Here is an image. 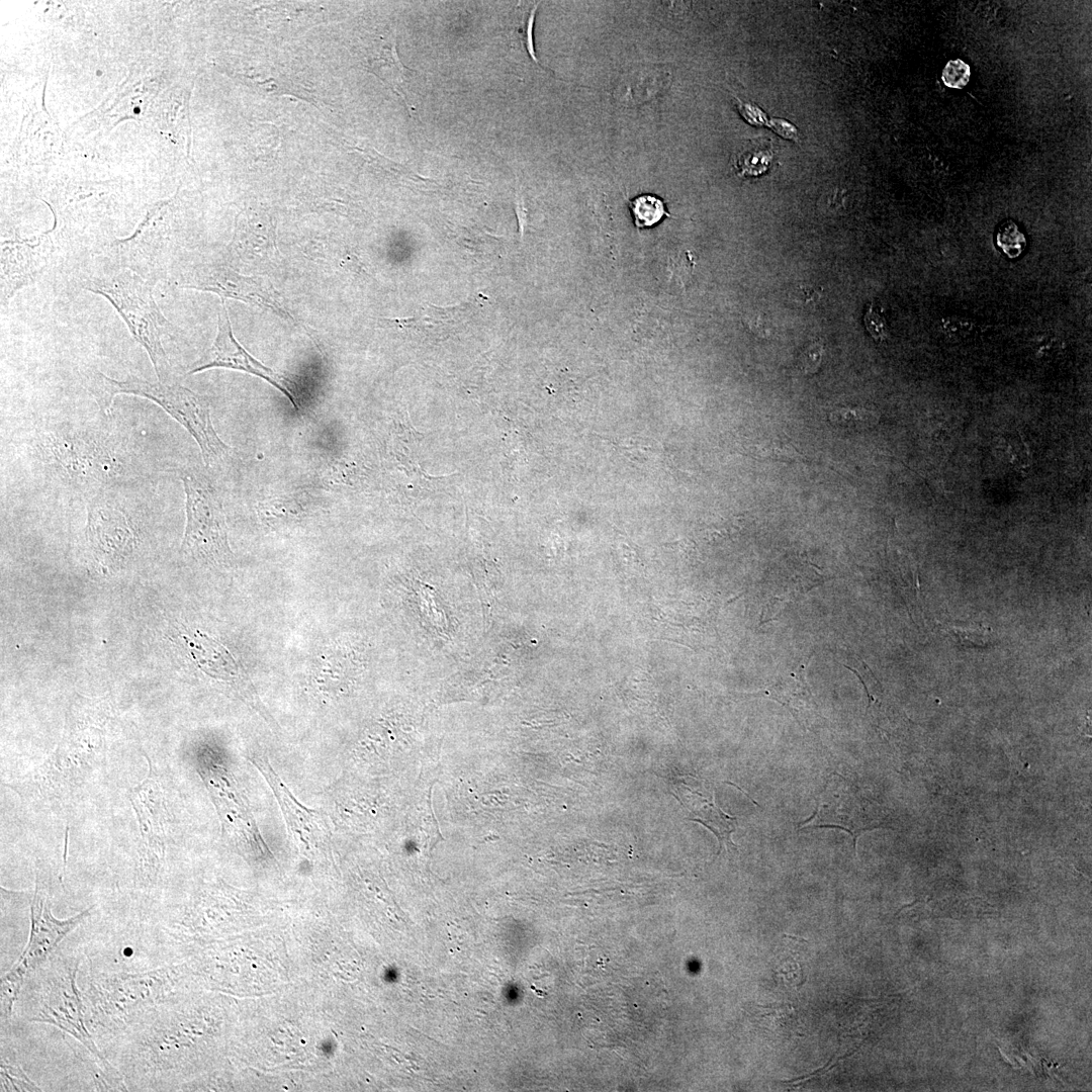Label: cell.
<instances>
[{
  "mask_svg": "<svg viewBox=\"0 0 1092 1092\" xmlns=\"http://www.w3.org/2000/svg\"><path fill=\"white\" fill-rule=\"evenodd\" d=\"M181 287L212 292L222 298H234L274 311L291 318L279 295L268 280L237 273L223 265H205L186 275Z\"/></svg>",
  "mask_w": 1092,
  "mask_h": 1092,
  "instance_id": "cell-13",
  "label": "cell"
},
{
  "mask_svg": "<svg viewBox=\"0 0 1092 1092\" xmlns=\"http://www.w3.org/2000/svg\"><path fill=\"white\" fill-rule=\"evenodd\" d=\"M170 202L155 203L131 236L109 244L107 255L117 268L128 269L154 284L163 277L169 244L166 214Z\"/></svg>",
  "mask_w": 1092,
  "mask_h": 1092,
  "instance_id": "cell-9",
  "label": "cell"
},
{
  "mask_svg": "<svg viewBox=\"0 0 1092 1092\" xmlns=\"http://www.w3.org/2000/svg\"><path fill=\"white\" fill-rule=\"evenodd\" d=\"M1 1091H41L19 1066L12 1065L1 1059L0 1064Z\"/></svg>",
  "mask_w": 1092,
  "mask_h": 1092,
  "instance_id": "cell-24",
  "label": "cell"
},
{
  "mask_svg": "<svg viewBox=\"0 0 1092 1092\" xmlns=\"http://www.w3.org/2000/svg\"><path fill=\"white\" fill-rule=\"evenodd\" d=\"M970 66L962 59L948 61L941 74L943 84L952 89H963L966 87L970 81Z\"/></svg>",
  "mask_w": 1092,
  "mask_h": 1092,
  "instance_id": "cell-27",
  "label": "cell"
},
{
  "mask_svg": "<svg viewBox=\"0 0 1092 1092\" xmlns=\"http://www.w3.org/2000/svg\"><path fill=\"white\" fill-rule=\"evenodd\" d=\"M155 284L128 269L95 276L86 280L83 288L103 296L118 312L132 338L146 350L158 381L168 382L170 363L162 338L173 327L158 306L153 290Z\"/></svg>",
  "mask_w": 1092,
  "mask_h": 1092,
  "instance_id": "cell-5",
  "label": "cell"
},
{
  "mask_svg": "<svg viewBox=\"0 0 1092 1092\" xmlns=\"http://www.w3.org/2000/svg\"><path fill=\"white\" fill-rule=\"evenodd\" d=\"M737 106H738V109H739L741 115L749 123H752V124L766 123L765 116H764L763 112L758 107L747 104V103H743L740 100H738Z\"/></svg>",
  "mask_w": 1092,
  "mask_h": 1092,
  "instance_id": "cell-30",
  "label": "cell"
},
{
  "mask_svg": "<svg viewBox=\"0 0 1092 1092\" xmlns=\"http://www.w3.org/2000/svg\"><path fill=\"white\" fill-rule=\"evenodd\" d=\"M767 124L777 133H779L780 135H782L785 139H790V140H797L798 139L797 128L793 124H791L790 122H788V121H786L784 119L775 118V119L769 120L767 122Z\"/></svg>",
  "mask_w": 1092,
  "mask_h": 1092,
  "instance_id": "cell-32",
  "label": "cell"
},
{
  "mask_svg": "<svg viewBox=\"0 0 1092 1092\" xmlns=\"http://www.w3.org/2000/svg\"><path fill=\"white\" fill-rule=\"evenodd\" d=\"M370 68L371 71L383 79L398 95H400L406 106L410 108L407 99L403 93V85L406 76L411 75L412 72L405 68L398 59L394 36L387 46L382 48L380 55L373 61H370Z\"/></svg>",
  "mask_w": 1092,
  "mask_h": 1092,
  "instance_id": "cell-20",
  "label": "cell"
},
{
  "mask_svg": "<svg viewBox=\"0 0 1092 1092\" xmlns=\"http://www.w3.org/2000/svg\"><path fill=\"white\" fill-rule=\"evenodd\" d=\"M175 638L178 645L183 647L191 661L205 675L222 684L267 722H273L248 674L223 644L200 630L184 626L176 629Z\"/></svg>",
  "mask_w": 1092,
  "mask_h": 1092,
  "instance_id": "cell-11",
  "label": "cell"
},
{
  "mask_svg": "<svg viewBox=\"0 0 1092 1092\" xmlns=\"http://www.w3.org/2000/svg\"><path fill=\"white\" fill-rule=\"evenodd\" d=\"M86 538L94 560L106 572L118 570L133 554L138 536L117 503L97 496L88 505Z\"/></svg>",
  "mask_w": 1092,
  "mask_h": 1092,
  "instance_id": "cell-12",
  "label": "cell"
},
{
  "mask_svg": "<svg viewBox=\"0 0 1092 1092\" xmlns=\"http://www.w3.org/2000/svg\"><path fill=\"white\" fill-rule=\"evenodd\" d=\"M57 468L79 483H104L121 473L119 456L107 443L76 432H58L47 440Z\"/></svg>",
  "mask_w": 1092,
  "mask_h": 1092,
  "instance_id": "cell-10",
  "label": "cell"
},
{
  "mask_svg": "<svg viewBox=\"0 0 1092 1092\" xmlns=\"http://www.w3.org/2000/svg\"><path fill=\"white\" fill-rule=\"evenodd\" d=\"M109 720L105 703L78 696L68 708L56 749L41 764L6 786L24 803L44 806L68 800L104 761Z\"/></svg>",
  "mask_w": 1092,
  "mask_h": 1092,
  "instance_id": "cell-1",
  "label": "cell"
},
{
  "mask_svg": "<svg viewBox=\"0 0 1092 1092\" xmlns=\"http://www.w3.org/2000/svg\"><path fill=\"white\" fill-rule=\"evenodd\" d=\"M991 628L979 625L977 627H957L947 626L944 628L946 632L954 641L964 646H985L991 636Z\"/></svg>",
  "mask_w": 1092,
  "mask_h": 1092,
  "instance_id": "cell-26",
  "label": "cell"
},
{
  "mask_svg": "<svg viewBox=\"0 0 1092 1092\" xmlns=\"http://www.w3.org/2000/svg\"><path fill=\"white\" fill-rule=\"evenodd\" d=\"M185 491L186 526L181 544L183 556L211 566L232 562L225 515L220 497L203 479L182 476Z\"/></svg>",
  "mask_w": 1092,
  "mask_h": 1092,
  "instance_id": "cell-7",
  "label": "cell"
},
{
  "mask_svg": "<svg viewBox=\"0 0 1092 1092\" xmlns=\"http://www.w3.org/2000/svg\"><path fill=\"white\" fill-rule=\"evenodd\" d=\"M148 761L147 778L127 793L136 814L141 836L133 874V886L138 890L157 887L167 847L168 810L159 776L149 758Z\"/></svg>",
  "mask_w": 1092,
  "mask_h": 1092,
  "instance_id": "cell-8",
  "label": "cell"
},
{
  "mask_svg": "<svg viewBox=\"0 0 1092 1092\" xmlns=\"http://www.w3.org/2000/svg\"><path fill=\"white\" fill-rule=\"evenodd\" d=\"M753 456L779 461H802L804 456L786 439L770 437L751 446Z\"/></svg>",
  "mask_w": 1092,
  "mask_h": 1092,
  "instance_id": "cell-23",
  "label": "cell"
},
{
  "mask_svg": "<svg viewBox=\"0 0 1092 1092\" xmlns=\"http://www.w3.org/2000/svg\"><path fill=\"white\" fill-rule=\"evenodd\" d=\"M80 959L54 954L41 968L31 974L24 984L28 1008L25 1019L48 1023L68 1033L90 1055L94 1069L105 1090H128L123 1077L106 1058L92 1035L86 1019L84 1001L77 986Z\"/></svg>",
  "mask_w": 1092,
  "mask_h": 1092,
  "instance_id": "cell-3",
  "label": "cell"
},
{
  "mask_svg": "<svg viewBox=\"0 0 1092 1092\" xmlns=\"http://www.w3.org/2000/svg\"><path fill=\"white\" fill-rule=\"evenodd\" d=\"M634 223L638 229L650 228L664 216H669L663 200L651 194H642L629 201Z\"/></svg>",
  "mask_w": 1092,
  "mask_h": 1092,
  "instance_id": "cell-22",
  "label": "cell"
},
{
  "mask_svg": "<svg viewBox=\"0 0 1092 1092\" xmlns=\"http://www.w3.org/2000/svg\"><path fill=\"white\" fill-rule=\"evenodd\" d=\"M783 936H787V937H790V938H792V939H795V940H800V941H802V942H803V941H804V942H808V940H807V939H805V938H803V937H799V936H793V935H791V934H783Z\"/></svg>",
  "mask_w": 1092,
  "mask_h": 1092,
  "instance_id": "cell-33",
  "label": "cell"
},
{
  "mask_svg": "<svg viewBox=\"0 0 1092 1092\" xmlns=\"http://www.w3.org/2000/svg\"><path fill=\"white\" fill-rule=\"evenodd\" d=\"M822 347L814 345L809 347L802 355L801 366L806 372H815L820 366Z\"/></svg>",
  "mask_w": 1092,
  "mask_h": 1092,
  "instance_id": "cell-29",
  "label": "cell"
},
{
  "mask_svg": "<svg viewBox=\"0 0 1092 1092\" xmlns=\"http://www.w3.org/2000/svg\"><path fill=\"white\" fill-rule=\"evenodd\" d=\"M760 696L768 697L787 707L794 717L799 720V715L804 711L812 710L815 705L805 681L800 684L777 682L766 691L760 692Z\"/></svg>",
  "mask_w": 1092,
  "mask_h": 1092,
  "instance_id": "cell-21",
  "label": "cell"
},
{
  "mask_svg": "<svg viewBox=\"0 0 1092 1092\" xmlns=\"http://www.w3.org/2000/svg\"><path fill=\"white\" fill-rule=\"evenodd\" d=\"M212 368L243 371L260 377L281 391L296 410L298 407L287 380L253 357L237 341L224 300L221 302L217 315L216 337L212 345L193 364L188 374H195Z\"/></svg>",
  "mask_w": 1092,
  "mask_h": 1092,
  "instance_id": "cell-15",
  "label": "cell"
},
{
  "mask_svg": "<svg viewBox=\"0 0 1092 1092\" xmlns=\"http://www.w3.org/2000/svg\"><path fill=\"white\" fill-rule=\"evenodd\" d=\"M37 876V875H36ZM94 906L69 917L54 916L48 889L35 879V889L30 902V929L28 939L16 963L1 977V1021L8 1022L13 1013L27 978L41 968L54 954L63 939L82 923Z\"/></svg>",
  "mask_w": 1092,
  "mask_h": 1092,
  "instance_id": "cell-6",
  "label": "cell"
},
{
  "mask_svg": "<svg viewBox=\"0 0 1092 1092\" xmlns=\"http://www.w3.org/2000/svg\"><path fill=\"white\" fill-rule=\"evenodd\" d=\"M827 790V788H826ZM831 797L822 794V800L817 803L813 814L801 822L800 831L814 828H839L848 832L853 838L855 849L857 837L869 828L858 819L859 813L855 805L856 801L848 792L827 790Z\"/></svg>",
  "mask_w": 1092,
  "mask_h": 1092,
  "instance_id": "cell-18",
  "label": "cell"
},
{
  "mask_svg": "<svg viewBox=\"0 0 1092 1092\" xmlns=\"http://www.w3.org/2000/svg\"><path fill=\"white\" fill-rule=\"evenodd\" d=\"M252 761L271 786L297 845L310 853L328 851L331 845V831L322 815L306 809L297 802L267 760L256 758Z\"/></svg>",
  "mask_w": 1092,
  "mask_h": 1092,
  "instance_id": "cell-17",
  "label": "cell"
},
{
  "mask_svg": "<svg viewBox=\"0 0 1092 1092\" xmlns=\"http://www.w3.org/2000/svg\"><path fill=\"white\" fill-rule=\"evenodd\" d=\"M54 232L52 229L28 238L1 241L2 306H6L17 291L41 276L55 252Z\"/></svg>",
  "mask_w": 1092,
  "mask_h": 1092,
  "instance_id": "cell-14",
  "label": "cell"
},
{
  "mask_svg": "<svg viewBox=\"0 0 1092 1092\" xmlns=\"http://www.w3.org/2000/svg\"><path fill=\"white\" fill-rule=\"evenodd\" d=\"M536 10H537V5L530 11V14H529V16L527 18V21L524 23V26H525L526 29L523 30L522 34H523V40L525 42L528 54L531 56V58L536 63H538V60H537V58L535 56L534 47H533V34H532L533 24H534L535 15H536Z\"/></svg>",
  "mask_w": 1092,
  "mask_h": 1092,
  "instance_id": "cell-31",
  "label": "cell"
},
{
  "mask_svg": "<svg viewBox=\"0 0 1092 1092\" xmlns=\"http://www.w3.org/2000/svg\"><path fill=\"white\" fill-rule=\"evenodd\" d=\"M863 322L868 332L877 342H883L884 340H886V321L877 310L874 309L873 305H871L867 310Z\"/></svg>",
  "mask_w": 1092,
  "mask_h": 1092,
  "instance_id": "cell-28",
  "label": "cell"
},
{
  "mask_svg": "<svg viewBox=\"0 0 1092 1092\" xmlns=\"http://www.w3.org/2000/svg\"><path fill=\"white\" fill-rule=\"evenodd\" d=\"M829 421L834 426L862 428L876 422V415L864 408H836L829 414Z\"/></svg>",
  "mask_w": 1092,
  "mask_h": 1092,
  "instance_id": "cell-25",
  "label": "cell"
},
{
  "mask_svg": "<svg viewBox=\"0 0 1092 1092\" xmlns=\"http://www.w3.org/2000/svg\"><path fill=\"white\" fill-rule=\"evenodd\" d=\"M220 818L225 838L236 845H251L256 827L246 800L220 766L204 764L199 770Z\"/></svg>",
  "mask_w": 1092,
  "mask_h": 1092,
  "instance_id": "cell-16",
  "label": "cell"
},
{
  "mask_svg": "<svg viewBox=\"0 0 1092 1092\" xmlns=\"http://www.w3.org/2000/svg\"><path fill=\"white\" fill-rule=\"evenodd\" d=\"M179 976L176 967L140 972L90 969L81 995L95 1040L110 1042L169 1004Z\"/></svg>",
  "mask_w": 1092,
  "mask_h": 1092,
  "instance_id": "cell-2",
  "label": "cell"
},
{
  "mask_svg": "<svg viewBox=\"0 0 1092 1092\" xmlns=\"http://www.w3.org/2000/svg\"><path fill=\"white\" fill-rule=\"evenodd\" d=\"M87 390L104 415H110L115 395L131 394L160 405L193 437L206 466L220 464L231 448L219 438L210 415L206 396L178 383L139 379L115 380L94 368L82 374Z\"/></svg>",
  "mask_w": 1092,
  "mask_h": 1092,
  "instance_id": "cell-4",
  "label": "cell"
},
{
  "mask_svg": "<svg viewBox=\"0 0 1092 1092\" xmlns=\"http://www.w3.org/2000/svg\"><path fill=\"white\" fill-rule=\"evenodd\" d=\"M670 788L680 805L691 814L690 819L710 829L718 838L720 847L723 844L734 846L731 833L735 831V818H731L713 801H708L694 791L684 779L672 781Z\"/></svg>",
  "mask_w": 1092,
  "mask_h": 1092,
  "instance_id": "cell-19",
  "label": "cell"
}]
</instances>
